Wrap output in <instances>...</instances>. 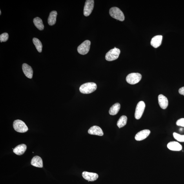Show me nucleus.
Wrapping results in <instances>:
<instances>
[{
    "instance_id": "f257e3e1",
    "label": "nucleus",
    "mask_w": 184,
    "mask_h": 184,
    "mask_svg": "<svg viewBox=\"0 0 184 184\" xmlns=\"http://www.w3.org/2000/svg\"><path fill=\"white\" fill-rule=\"evenodd\" d=\"M97 85L96 83L89 82L84 84L79 87V90L81 93L84 94H89L97 89Z\"/></svg>"
},
{
    "instance_id": "f03ea898",
    "label": "nucleus",
    "mask_w": 184,
    "mask_h": 184,
    "mask_svg": "<svg viewBox=\"0 0 184 184\" xmlns=\"http://www.w3.org/2000/svg\"><path fill=\"white\" fill-rule=\"evenodd\" d=\"M110 16L115 19L121 21H123L125 19L123 13L120 9L116 7H113L110 9Z\"/></svg>"
},
{
    "instance_id": "7ed1b4c3",
    "label": "nucleus",
    "mask_w": 184,
    "mask_h": 184,
    "mask_svg": "<svg viewBox=\"0 0 184 184\" xmlns=\"http://www.w3.org/2000/svg\"><path fill=\"white\" fill-rule=\"evenodd\" d=\"M121 51L115 47L109 51L105 55V59L108 61H112L118 59L120 54Z\"/></svg>"
},
{
    "instance_id": "20e7f679",
    "label": "nucleus",
    "mask_w": 184,
    "mask_h": 184,
    "mask_svg": "<svg viewBox=\"0 0 184 184\" xmlns=\"http://www.w3.org/2000/svg\"><path fill=\"white\" fill-rule=\"evenodd\" d=\"M13 127L15 131L19 133H25L28 130L25 123L20 120L15 121L13 122Z\"/></svg>"
},
{
    "instance_id": "39448f33",
    "label": "nucleus",
    "mask_w": 184,
    "mask_h": 184,
    "mask_svg": "<svg viewBox=\"0 0 184 184\" xmlns=\"http://www.w3.org/2000/svg\"><path fill=\"white\" fill-rule=\"evenodd\" d=\"M141 75L138 73H132L128 74L126 77V80L128 84L134 85L138 83L141 79Z\"/></svg>"
},
{
    "instance_id": "423d86ee",
    "label": "nucleus",
    "mask_w": 184,
    "mask_h": 184,
    "mask_svg": "<svg viewBox=\"0 0 184 184\" xmlns=\"http://www.w3.org/2000/svg\"><path fill=\"white\" fill-rule=\"evenodd\" d=\"M91 42L88 40L84 41L77 48V51L79 54L84 55L87 54L90 48Z\"/></svg>"
},
{
    "instance_id": "0eeeda50",
    "label": "nucleus",
    "mask_w": 184,
    "mask_h": 184,
    "mask_svg": "<svg viewBox=\"0 0 184 184\" xmlns=\"http://www.w3.org/2000/svg\"><path fill=\"white\" fill-rule=\"evenodd\" d=\"M145 108V104L143 101L139 102L137 104L135 113V117L136 119H140L142 116Z\"/></svg>"
},
{
    "instance_id": "6e6552de",
    "label": "nucleus",
    "mask_w": 184,
    "mask_h": 184,
    "mask_svg": "<svg viewBox=\"0 0 184 184\" xmlns=\"http://www.w3.org/2000/svg\"><path fill=\"white\" fill-rule=\"evenodd\" d=\"M94 6V0H87L85 2L84 9V15L88 17L92 13Z\"/></svg>"
},
{
    "instance_id": "1a4fd4ad",
    "label": "nucleus",
    "mask_w": 184,
    "mask_h": 184,
    "mask_svg": "<svg viewBox=\"0 0 184 184\" xmlns=\"http://www.w3.org/2000/svg\"><path fill=\"white\" fill-rule=\"evenodd\" d=\"M150 133L149 130H144L137 133L135 136V138L137 141H141L147 138Z\"/></svg>"
},
{
    "instance_id": "9d476101",
    "label": "nucleus",
    "mask_w": 184,
    "mask_h": 184,
    "mask_svg": "<svg viewBox=\"0 0 184 184\" xmlns=\"http://www.w3.org/2000/svg\"><path fill=\"white\" fill-rule=\"evenodd\" d=\"M82 176L85 180L88 181H94L96 180L98 178V175L95 173L84 172L82 173Z\"/></svg>"
},
{
    "instance_id": "9b49d317",
    "label": "nucleus",
    "mask_w": 184,
    "mask_h": 184,
    "mask_svg": "<svg viewBox=\"0 0 184 184\" xmlns=\"http://www.w3.org/2000/svg\"><path fill=\"white\" fill-rule=\"evenodd\" d=\"M88 133L90 134L99 136H103L104 134L103 131L101 128L96 126H93L91 127L89 129Z\"/></svg>"
},
{
    "instance_id": "f8f14e48",
    "label": "nucleus",
    "mask_w": 184,
    "mask_h": 184,
    "mask_svg": "<svg viewBox=\"0 0 184 184\" xmlns=\"http://www.w3.org/2000/svg\"><path fill=\"white\" fill-rule=\"evenodd\" d=\"M22 70L24 74L28 78L32 79L33 76V70L31 66L26 63L22 65Z\"/></svg>"
},
{
    "instance_id": "ddd939ff",
    "label": "nucleus",
    "mask_w": 184,
    "mask_h": 184,
    "mask_svg": "<svg viewBox=\"0 0 184 184\" xmlns=\"http://www.w3.org/2000/svg\"><path fill=\"white\" fill-rule=\"evenodd\" d=\"M168 149L174 151H180L182 149V146L178 142L170 141L167 145Z\"/></svg>"
},
{
    "instance_id": "4468645a",
    "label": "nucleus",
    "mask_w": 184,
    "mask_h": 184,
    "mask_svg": "<svg viewBox=\"0 0 184 184\" xmlns=\"http://www.w3.org/2000/svg\"><path fill=\"white\" fill-rule=\"evenodd\" d=\"M158 102L159 106L163 109H165L168 106V102L167 97L160 94L158 96Z\"/></svg>"
},
{
    "instance_id": "2eb2a0df",
    "label": "nucleus",
    "mask_w": 184,
    "mask_h": 184,
    "mask_svg": "<svg viewBox=\"0 0 184 184\" xmlns=\"http://www.w3.org/2000/svg\"><path fill=\"white\" fill-rule=\"evenodd\" d=\"M163 37L161 35H158L155 36L152 39L151 44L154 48H158L161 45Z\"/></svg>"
},
{
    "instance_id": "dca6fc26",
    "label": "nucleus",
    "mask_w": 184,
    "mask_h": 184,
    "mask_svg": "<svg viewBox=\"0 0 184 184\" xmlns=\"http://www.w3.org/2000/svg\"><path fill=\"white\" fill-rule=\"evenodd\" d=\"M31 165L35 167L42 168L43 167V160L41 157L35 156L33 157L31 162Z\"/></svg>"
},
{
    "instance_id": "f3484780",
    "label": "nucleus",
    "mask_w": 184,
    "mask_h": 184,
    "mask_svg": "<svg viewBox=\"0 0 184 184\" xmlns=\"http://www.w3.org/2000/svg\"><path fill=\"white\" fill-rule=\"evenodd\" d=\"M27 149V146L24 144H21L16 146L13 149V152L19 156L23 154L25 152Z\"/></svg>"
},
{
    "instance_id": "a211bd4d",
    "label": "nucleus",
    "mask_w": 184,
    "mask_h": 184,
    "mask_svg": "<svg viewBox=\"0 0 184 184\" xmlns=\"http://www.w3.org/2000/svg\"><path fill=\"white\" fill-rule=\"evenodd\" d=\"M57 13L56 11L51 12L48 19V23L50 26L54 25L56 23Z\"/></svg>"
},
{
    "instance_id": "6ab92c4d",
    "label": "nucleus",
    "mask_w": 184,
    "mask_h": 184,
    "mask_svg": "<svg viewBox=\"0 0 184 184\" xmlns=\"http://www.w3.org/2000/svg\"><path fill=\"white\" fill-rule=\"evenodd\" d=\"M121 108V105L117 103L113 105L110 108L109 113L111 115H115L118 113Z\"/></svg>"
},
{
    "instance_id": "aec40b11",
    "label": "nucleus",
    "mask_w": 184,
    "mask_h": 184,
    "mask_svg": "<svg viewBox=\"0 0 184 184\" xmlns=\"http://www.w3.org/2000/svg\"><path fill=\"white\" fill-rule=\"evenodd\" d=\"M34 25L38 30H43L44 25L43 21L39 17H35L33 20Z\"/></svg>"
},
{
    "instance_id": "412c9836",
    "label": "nucleus",
    "mask_w": 184,
    "mask_h": 184,
    "mask_svg": "<svg viewBox=\"0 0 184 184\" xmlns=\"http://www.w3.org/2000/svg\"><path fill=\"white\" fill-rule=\"evenodd\" d=\"M127 117L126 116H121L117 123V126L119 128H122L127 124Z\"/></svg>"
},
{
    "instance_id": "4be33fe9",
    "label": "nucleus",
    "mask_w": 184,
    "mask_h": 184,
    "mask_svg": "<svg viewBox=\"0 0 184 184\" xmlns=\"http://www.w3.org/2000/svg\"><path fill=\"white\" fill-rule=\"evenodd\" d=\"M32 41L38 52H41L43 46L40 41L38 39L34 38L33 39Z\"/></svg>"
},
{
    "instance_id": "5701e85b",
    "label": "nucleus",
    "mask_w": 184,
    "mask_h": 184,
    "mask_svg": "<svg viewBox=\"0 0 184 184\" xmlns=\"http://www.w3.org/2000/svg\"><path fill=\"white\" fill-rule=\"evenodd\" d=\"M173 135L174 138L177 141L180 142H184V135L179 134L175 132H174Z\"/></svg>"
},
{
    "instance_id": "b1692460",
    "label": "nucleus",
    "mask_w": 184,
    "mask_h": 184,
    "mask_svg": "<svg viewBox=\"0 0 184 184\" xmlns=\"http://www.w3.org/2000/svg\"><path fill=\"white\" fill-rule=\"evenodd\" d=\"M9 35L7 33H4L0 35V41L1 43L7 41Z\"/></svg>"
},
{
    "instance_id": "393cba45",
    "label": "nucleus",
    "mask_w": 184,
    "mask_h": 184,
    "mask_svg": "<svg viewBox=\"0 0 184 184\" xmlns=\"http://www.w3.org/2000/svg\"><path fill=\"white\" fill-rule=\"evenodd\" d=\"M176 125L177 126L184 127V118H181L178 119L176 122Z\"/></svg>"
},
{
    "instance_id": "a878e982",
    "label": "nucleus",
    "mask_w": 184,
    "mask_h": 184,
    "mask_svg": "<svg viewBox=\"0 0 184 184\" xmlns=\"http://www.w3.org/2000/svg\"><path fill=\"white\" fill-rule=\"evenodd\" d=\"M179 94L184 96V87H181L179 89Z\"/></svg>"
},
{
    "instance_id": "bb28decb",
    "label": "nucleus",
    "mask_w": 184,
    "mask_h": 184,
    "mask_svg": "<svg viewBox=\"0 0 184 184\" xmlns=\"http://www.w3.org/2000/svg\"><path fill=\"white\" fill-rule=\"evenodd\" d=\"M1 14V10H0V15Z\"/></svg>"
}]
</instances>
